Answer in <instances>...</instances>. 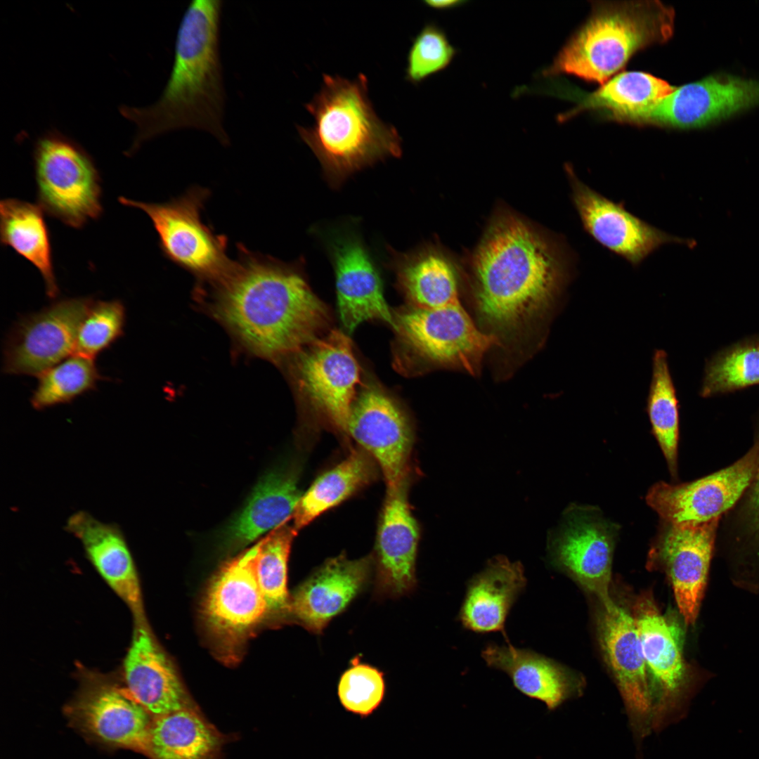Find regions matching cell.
Wrapping results in <instances>:
<instances>
[{"label":"cell","mask_w":759,"mask_h":759,"mask_svg":"<svg viewBox=\"0 0 759 759\" xmlns=\"http://www.w3.org/2000/svg\"><path fill=\"white\" fill-rule=\"evenodd\" d=\"M298 263H285L238 245V257L216 282L220 318L252 351L269 358L297 353L330 321Z\"/></svg>","instance_id":"cell-1"},{"label":"cell","mask_w":759,"mask_h":759,"mask_svg":"<svg viewBox=\"0 0 759 759\" xmlns=\"http://www.w3.org/2000/svg\"><path fill=\"white\" fill-rule=\"evenodd\" d=\"M471 270L478 314L499 339L546 313L569 276L557 244L509 212L491 221Z\"/></svg>","instance_id":"cell-2"},{"label":"cell","mask_w":759,"mask_h":759,"mask_svg":"<svg viewBox=\"0 0 759 759\" xmlns=\"http://www.w3.org/2000/svg\"><path fill=\"white\" fill-rule=\"evenodd\" d=\"M222 1L194 0L177 32L172 69L160 98L147 107L121 106L135 124L128 153L160 135L184 129L206 131L230 145L224 127L226 94L220 56Z\"/></svg>","instance_id":"cell-3"},{"label":"cell","mask_w":759,"mask_h":759,"mask_svg":"<svg viewBox=\"0 0 759 759\" xmlns=\"http://www.w3.org/2000/svg\"><path fill=\"white\" fill-rule=\"evenodd\" d=\"M368 92L363 73L353 79L324 73L320 91L304 104L313 124L296 125L333 186L364 167L401 156L397 129L377 116Z\"/></svg>","instance_id":"cell-4"},{"label":"cell","mask_w":759,"mask_h":759,"mask_svg":"<svg viewBox=\"0 0 759 759\" xmlns=\"http://www.w3.org/2000/svg\"><path fill=\"white\" fill-rule=\"evenodd\" d=\"M674 17L659 1L595 2L590 17L542 74H572L602 85L637 51L669 39Z\"/></svg>","instance_id":"cell-5"},{"label":"cell","mask_w":759,"mask_h":759,"mask_svg":"<svg viewBox=\"0 0 759 759\" xmlns=\"http://www.w3.org/2000/svg\"><path fill=\"white\" fill-rule=\"evenodd\" d=\"M38 205L66 226L80 228L103 213L100 177L89 154L57 131L34 148Z\"/></svg>","instance_id":"cell-6"},{"label":"cell","mask_w":759,"mask_h":759,"mask_svg":"<svg viewBox=\"0 0 759 759\" xmlns=\"http://www.w3.org/2000/svg\"><path fill=\"white\" fill-rule=\"evenodd\" d=\"M394 329L406 356L430 368L476 375L484 355L500 344L479 327L461 303L438 309L410 306L394 316Z\"/></svg>","instance_id":"cell-7"},{"label":"cell","mask_w":759,"mask_h":759,"mask_svg":"<svg viewBox=\"0 0 759 759\" xmlns=\"http://www.w3.org/2000/svg\"><path fill=\"white\" fill-rule=\"evenodd\" d=\"M208 189L194 186L182 195L162 203L118 198L141 209L151 220L164 256L200 280L217 281L229 269L227 237L217 235L201 216L209 197Z\"/></svg>","instance_id":"cell-8"},{"label":"cell","mask_w":759,"mask_h":759,"mask_svg":"<svg viewBox=\"0 0 759 759\" xmlns=\"http://www.w3.org/2000/svg\"><path fill=\"white\" fill-rule=\"evenodd\" d=\"M297 354L293 372L299 395L321 418L347 434L360 381V369L350 339L333 330Z\"/></svg>","instance_id":"cell-9"},{"label":"cell","mask_w":759,"mask_h":759,"mask_svg":"<svg viewBox=\"0 0 759 759\" xmlns=\"http://www.w3.org/2000/svg\"><path fill=\"white\" fill-rule=\"evenodd\" d=\"M94 299H63L22 316L8 332L3 371L38 377L74 353L82 320Z\"/></svg>","instance_id":"cell-10"},{"label":"cell","mask_w":759,"mask_h":759,"mask_svg":"<svg viewBox=\"0 0 759 759\" xmlns=\"http://www.w3.org/2000/svg\"><path fill=\"white\" fill-rule=\"evenodd\" d=\"M759 462V444L731 465L695 481L654 484L646 502L663 521L677 525L701 524L719 520L744 496Z\"/></svg>","instance_id":"cell-11"},{"label":"cell","mask_w":759,"mask_h":759,"mask_svg":"<svg viewBox=\"0 0 759 759\" xmlns=\"http://www.w3.org/2000/svg\"><path fill=\"white\" fill-rule=\"evenodd\" d=\"M759 104V82L713 75L675 87L648 109L618 122L675 129L704 126Z\"/></svg>","instance_id":"cell-12"},{"label":"cell","mask_w":759,"mask_h":759,"mask_svg":"<svg viewBox=\"0 0 759 759\" xmlns=\"http://www.w3.org/2000/svg\"><path fill=\"white\" fill-rule=\"evenodd\" d=\"M571 198L585 231L597 242L630 265L639 266L654 252L667 244L692 245L670 235L628 212L581 181L566 166Z\"/></svg>","instance_id":"cell-13"},{"label":"cell","mask_w":759,"mask_h":759,"mask_svg":"<svg viewBox=\"0 0 759 759\" xmlns=\"http://www.w3.org/2000/svg\"><path fill=\"white\" fill-rule=\"evenodd\" d=\"M718 521L701 524L662 522L649 564L662 569L672 586L685 622L694 625L706 586Z\"/></svg>","instance_id":"cell-14"},{"label":"cell","mask_w":759,"mask_h":759,"mask_svg":"<svg viewBox=\"0 0 759 759\" xmlns=\"http://www.w3.org/2000/svg\"><path fill=\"white\" fill-rule=\"evenodd\" d=\"M599 641L637 736L652 724L654 702L650 680L633 616L612 599L602 604L597 616Z\"/></svg>","instance_id":"cell-15"},{"label":"cell","mask_w":759,"mask_h":759,"mask_svg":"<svg viewBox=\"0 0 759 759\" xmlns=\"http://www.w3.org/2000/svg\"><path fill=\"white\" fill-rule=\"evenodd\" d=\"M618 530L596 509L577 507L568 511L551 543L552 557L557 566L602 604L612 600L609 587Z\"/></svg>","instance_id":"cell-16"},{"label":"cell","mask_w":759,"mask_h":759,"mask_svg":"<svg viewBox=\"0 0 759 759\" xmlns=\"http://www.w3.org/2000/svg\"><path fill=\"white\" fill-rule=\"evenodd\" d=\"M347 434L377 464L387 488L410 478L413 432L403 411L387 394L374 388L363 391L352 406Z\"/></svg>","instance_id":"cell-17"},{"label":"cell","mask_w":759,"mask_h":759,"mask_svg":"<svg viewBox=\"0 0 759 759\" xmlns=\"http://www.w3.org/2000/svg\"><path fill=\"white\" fill-rule=\"evenodd\" d=\"M653 696L656 724L678 703L687 684L683 657V632L679 623L663 615L652 597L642 595L634 615Z\"/></svg>","instance_id":"cell-18"},{"label":"cell","mask_w":759,"mask_h":759,"mask_svg":"<svg viewBox=\"0 0 759 759\" xmlns=\"http://www.w3.org/2000/svg\"><path fill=\"white\" fill-rule=\"evenodd\" d=\"M68 713L80 729L98 741L145 753L153 718L126 689L103 680H91Z\"/></svg>","instance_id":"cell-19"},{"label":"cell","mask_w":759,"mask_h":759,"mask_svg":"<svg viewBox=\"0 0 759 759\" xmlns=\"http://www.w3.org/2000/svg\"><path fill=\"white\" fill-rule=\"evenodd\" d=\"M409 479L387 488L376 540L375 592L397 597L416 587L417 524L408 501Z\"/></svg>","instance_id":"cell-20"},{"label":"cell","mask_w":759,"mask_h":759,"mask_svg":"<svg viewBox=\"0 0 759 759\" xmlns=\"http://www.w3.org/2000/svg\"><path fill=\"white\" fill-rule=\"evenodd\" d=\"M372 565L370 557L330 558L312 573L291 597L290 614L306 630L320 634L364 590Z\"/></svg>","instance_id":"cell-21"},{"label":"cell","mask_w":759,"mask_h":759,"mask_svg":"<svg viewBox=\"0 0 759 759\" xmlns=\"http://www.w3.org/2000/svg\"><path fill=\"white\" fill-rule=\"evenodd\" d=\"M255 554L254 545L226 562L209 587L204 614L220 634L240 635L269 613L256 575Z\"/></svg>","instance_id":"cell-22"},{"label":"cell","mask_w":759,"mask_h":759,"mask_svg":"<svg viewBox=\"0 0 759 759\" xmlns=\"http://www.w3.org/2000/svg\"><path fill=\"white\" fill-rule=\"evenodd\" d=\"M331 249L338 311L344 328L351 332L370 319L384 320L394 327L380 275L359 239L351 235L337 238Z\"/></svg>","instance_id":"cell-23"},{"label":"cell","mask_w":759,"mask_h":759,"mask_svg":"<svg viewBox=\"0 0 759 759\" xmlns=\"http://www.w3.org/2000/svg\"><path fill=\"white\" fill-rule=\"evenodd\" d=\"M126 690L154 718L193 707L171 663L147 628L136 621L124 661Z\"/></svg>","instance_id":"cell-24"},{"label":"cell","mask_w":759,"mask_h":759,"mask_svg":"<svg viewBox=\"0 0 759 759\" xmlns=\"http://www.w3.org/2000/svg\"><path fill=\"white\" fill-rule=\"evenodd\" d=\"M65 529L81 542L91 563L131 609L136 620L144 619L136 566L121 528L80 510L68 517Z\"/></svg>","instance_id":"cell-25"},{"label":"cell","mask_w":759,"mask_h":759,"mask_svg":"<svg viewBox=\"0 0 759 759\" xmlns=\"http://www.w3.org/2000/svg\"><path fill=\"white\" fill-rule=\"evenodd\" d=\"M526 585L523 566L498 556L469 582L458 618L475 632H502L510 611Z\"/></svg>","instance_id":"cell-26"},{"label":"cell","mask_w":759,"mask_h":759,"mask_svg":"<svg viewBox=\"0 0 759 759\" xmlns=\"http://www.w3.org/2000/svg\"><path fill=\"white\" fill-rule=\"evenodd\" d=\"M297 481V472L287 467L264 475L244 507L221 533L224 544L231 548L243 547L287 522L301 496Z\"/></svg>","instance_id":"cell-27"},{"label":"cell","mask_w":759,"mask_h":759,"mask_svg":"<svg viewBox=\"0 0 759 759\" xmlns=\"http://www.w3.org/2000/svg\"><path fill=\"white\" fill-rule=\"evenodd\" d=\"M488 666L505 672L525 696L543 702L549 711L573 692V680L562 666L533 651L490 643L481 652Z\"/></svg>","instance_id":"cell-28"},{"label":"cell","mask_w":759,"mask_h":759,"mask_svg":"<svg viewBox=\"0 0 759 759\" xmlns=\"http://www.w3.org/2000/svg\"><path fill=\"white\" fill-rule=\"evenodd\" d=\"M397 284L411 306L438 309L461 303L458 275L451 259L434 247L394 253Z\"/></svg>","instance_id":"cell-29"},{"label":"cell","mask_w":759,"mask_h":759,"mask_svg":"<svg viewBox=\"0 0 759 759\" xmlns=\"http://www.w3.org/2000/svg\"><path fill=\"white\" fill-rule=\"evenodd\" d=\"M0 236L3 245L30 261L39 271L51 299L59 294L54 273L49 231L39 205L15 198L0 202Z\"/></svg>","instance_id":"cell-30"},{"label":"cell","mask_w":759,"mask_h":759,"mask_svg":"<svg viewBox=\"0 0 759 759\" xmlns=\"http://www.w3.org/2000/svg\"><path fill=\"white\" fill-rule=\"evenodd\" d=\"M219 733L193 707L153 719L145 753L150 759H219Z\"/></svg>","instance_id":"cell-31"},{"label":"cell","mask_w":759,"mask_h":759,"mask_svg":"<svg viewBox=\"0 0 759 759\" xmlns=\"http://www.w3.org/2000/svg\"><path fill=\"white\" fill-rule=\"evenodd\" d=\"M373 459L354 449L340 463L320 475L301 495L292 515L298 531L376 478Z\"/></svg>","instance_id":"cell-32"},{"label":"cell","mask_w":759,"mask_h":759,"mask_svg":"<svg viewBox=\"0 0 759 759\" xmlns=\"http://www.w3.org/2000/svg\"><path fill=\"white\" fill-rule=\"evenodd\" d=\"M675 87L666 81L643 72H625L591 93H577V105L562 117L568 119L586 110L603 109L609 118L642 111L655 105Z\"/></svg>","instance_id":"cell-33"},{"label":"cell","mask_w":759,"mask_h":759,"mask_svg":"<svg viewBox=\"0 0 759 759\" xmlns=\"http://www.w3.org/2000/svg\"><path fill=\"white\" fill-rule=\"evenodd\" d=\"M647 412L654 436L666 460L670 474H677L679 439V402L670 372L667 354L656 349L652 358V375Z\"/></svg>","instance_id":"cell-34"},{"label":"cell","mask_w":759,"mask_h":759,"mask_svg":"<svg viewBox=\"0 0 759 759\" xmlns=\"http://www.w3.org/2000/svg\"><path fill=\"white\" fill-rule=\"evenodd\" d=\"M759 384V335L720 349L707 360L699 394L703 398Z\"/></svg>","instance_id":"cell-35"},{"label":"cell","mask_w":759,"mask_h":759,"mask_svg":"<svg viewBox=\"0 0 759 759\" xmlns=\"http://www.w3.org/2000/svg\"><path fill=\"white\" fill-rule=\"evenodd\" d=\"M297 533L294 526L286 522L255 544L256 575L269 613L282 615L290 613L287 564Z\"/></svg>","instance_id":"cell-36"},{"label":"cell","mask_w":759,"mask_h":759,"mask_svg":"<svg viewBox=\"0 0 759 759\" xmlns=\"http://www.w3.org/2000/svg\"><path fill=\"white\" fill-rule=\"evenodd\" d=\"M30 398L32 408L43 410L72 403L96 388L102 379L95 359L72 353L43 372Z\"/></svg>","instance_id":"cell-37"},{"label":"cell","mask_w":759,"mask_h":759,"mask_svg":"<svg viewBox=\"0 0 759 759\" xmlns=\"http://www.w3.org/2000/svg\"><path fill=\"white\" fill-rule=\"evenodd\" d=\"M126 317L122 301L94 300L79 325L73 353L95 359L124 335Z\"/></svg>","instance_id":"cell-38"},{"label":"cell","mask_w":759,"mask_h":759,"mask_svg":"<svg viewBox=\"0 0 759 759\" xmlns=\"http://www.w3.org/2000/svg\"><path fill=\"white\" fill-rule=\"evenodd\" d=\"M386 692L384 674L377 668L361 663L358 657L341 675L337 695L342 706L349 713L365 718L381 706Z\"/></svg>","instance_id":"cell-39"},{"label":"cell","mask_w":759,"mask_h":759,"mask_svg":"<svg viewBox=\"0 0 759 759\" xmlns=\"http://www.w3.org/2000/svg\"><path fill=\"white\" fill-rule=\"evenodd\" d=\"M456 53L443 29L434 22L425 24L413 38L408 51L406 80L419 84L448 67Z\"/></svg>","instance_id":"cell-40"},{"label":"cell","mask_w":759,"mask_h":759,"mask_svg":"<svg viewBox=\"0 0 759 759\" xmlns=\"http://www.w3.org/2000/svg\"><path fill=\"white\" fill-rule=\"evenodd\" d=\"M758 427L755 441L759 444V424ZM742 498L739 534L748 543L759 547V462L754 477Z\"/></svg>","instance_id":"cell-41"},{"label":"cell","mask_w":759,"mask_h":759,"mask_svg":"<svg viewBox=\"0 0 759 759\" xmlns=\"http://www.w3.org/2000/svg\"><path fill=\"white\" fill-rule=\"evenodd\" d=\"M424 3L429 7L443 10L459 7L466 1L463 0H425Z\"/></svg>","instance_id":"cell-42"}]
</instances>
